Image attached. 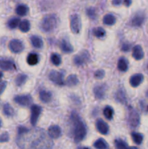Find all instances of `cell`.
I'll return each mask as SVG.
<instances>
[{
    "label": "cell",
    "instance_id": "6da1fadb",
    "mask_svg": "<svg viewBox=\"0 0 148 149\" xmlns=\"http://www.w3.org/2000/svg\"><path fill=\"white\" fill-rule=\"evenodd\" d=\"M17 143L20 148H44L52 147V142L41 130H29L24 127H20Z\"/></svg>",
    "mask_w": 148,
    "mask_h": 149
},
{
    "label": "cell",
    "instance_id": "7a4b0ae2",
    "mask_svg": "<svg viewBox=\"0 0 148 149\" xmlns=\"http://www.w3.org/2000/svg\"><path fill=\"white\" fill-rule=\"evenodd\" d=\"M71 120L73 126L74 141L75 143L81 142L86 135V127L85 124L75 111L71 113Z\"/></svg>",
    "mask_w": 148,
    "mask_h": 149
},
{
    "label": "cell",
    "instance_id": "3957f363",
    "mask_svg": "<svg viewBox=\"0 0 148 149\" xmlns=\"http://www.w3.org/2000/svg\"><path fill=\"white\" fill-rule=\"evenodd\" d=\"M57 24V19L53 15L45 16L41 23V28L45 32H49L53 30Z\"/></svg>",
    "mask_w": 148,
    "mask_h": 149
},
{
    "label": "cell",
    "instance_id": "277c9868",
    "mask_svg": "<svg viewBox=\"0 0 148 149\" xmlns=\"http://www.w3.org/2000/svg\"><path fill=\"white\" fill-rule=\"evenodd\" d=\"M129 124L132 128L137 127L138 125H139V121H140V118H139V113L135 111L134 109L130 108L129 111Z\"/></svg>",
    "mask_w": 148,
    "mask_h": 149
},
{
    "label": "cell",
    "instance_id": "5b68a950",
    "mask_svg": "<svg viewBox=\"0 0 148 149\" xmlns=\"http://www.w3.org/2000/svg\"><path fill=\"white\" fill-rule=\"evenodd\" d=\"M89 58L90 55L88 51L84 50L80 52L79 54L75 55V58H73V62L75 65L79 66V65H82L85 64L86 63L88 62L89 61Z\"/></svg>",
    "mask_w": 148,
    "mask_h": 149
},
{
    "label": "cell",
    "instance_id": "8992f818",
    "mask_svg": "<svg viewBox=\"0 0 148 149\" xmlns=\"http://www.w3.org/2000/svg\"><path fill=\"white\" fill-rule=\"evenodd\" d=\"M71 29L73 33H78L81 31V22L79 16L77 14L73 15L71 17Z\"/></svg>",
    "mask_w": 148,
    "mask_h": 149
},
{
    "label": "cell",
    "instance_id": "52a82bcc",
    "mask_svg": "<svg viewBox=\"0 0 148 149\" xmlns=\"http://www.w3.org/2000/svg\"><path fill=\"white\" fill-rule=\"evenodd\" d=\"M15 102L18 105L22 106H28L33 102L32 97L30 95H17L14 98Z\"/></svg>",
    "mask_w": 148,
    "mask_h": 149
},
{
    "label": "cell",
    "instance_id": "ba28073f",
    "mask_svg": "<svg viewBox=\"0 0 148 149\" xmlns=\"http://www.w3.org/2000/svg\"><path fill=\"white\" fill-rule=\"evenodd\" d=\"M9 49L13 53H20L24 49V45L18 39H12L9 43Z\"/></svg>",
    "mask_w": 148,
    "mask_h": 149
},
{
    "label": "cell",
    "instance_id": "9c48e42d",
    "mask_svg": "<svg viewBox=\"0 0 148 149\" xmlns=\"http://www.w3.org/2000/svg\"><path fill=\"white\" fill-rule=\"evenodd\" d=\"M41 108L38 105H33L30 108V112H31V115H30V123L33 126H36V123L38 122V119H39V116H40L41 113Z\"/></svg>",
    "mask_w": 148,
    "mask_h": 149
},
{
    "label": "cell",
    "instance_id": "30bf717a",
    "mask_svg": "<svg viewBox=\"0 0 148 149\" xmlns=\"http://www.w3.org/2000/svg\"><path fill=\"white\" fill-rule=\"evenodd\" d=\"M49 79L51 81L57 85H63V75L57 71H52L49 74Z\"/></svg>",
    "mask_w": 148,
    "mask_h": 149
},
{
    "label": "cell",
    "instance_id": "8fae6325",
    "mask_svg": "<svg viewBox=\"0 0 148 149\" xmlns=\"http://www.w3.org/2000/svg\"><path fill=\"white\" fill-rule=\"evenodd\" d=\"M0 68L4 71H12L16 68L14 62L8 59L0 58Z\"/></svg>",
    "mask_w": 148,
    "mask_h": 149
},
{
    "label": "cell",
    "instance_id": "7c38bea8",
    "mask_svg": "<svg viewBox=\"0 0 148 149\" xmlns=\"http://www.w3.org/2000/svg\"><path fill=\"white\" fill-rule=\"evenodd\" d=\"M61 134H62V131H61L60 127L57 125H52L48 129V135L51 138H53V139L59 138Z\"/></svg>",
    "mask_w": 148,
    "mask_h": 149
},
{
    "label": "cell",
    "instance_id": "4fadbf2b",
    "mask_svg": "<svg viewBox=\"0 0 148 149\" xmlns=\"http://www.w3.org/2000/svg\"><path fill=\"white\" fill-rule=\"evenodd\" d=\"M96 127L102 135H107L109 132V127L105 122L102 119H98L96 122Z\"/></svg>",
    "mask_w": 148,
    "mask_h": 149
},
{
    "label": "cell",
    "instance_id": "5bb4252c",
    "mask_svg": "<svg viewBox=\"0 0 148 149\" xmlns=\"http://www.w3.org/2000/svg\"><path fill=\"white\" fill-rule=\"evenodd\" d=\"M145 20V14L143 13H137L131 19V25L136 27H139Z\"/></svg>",
    "mask_w": 148,
    "mask_h": 149
},
{
    "label": "cell",
    "instance_id": "9a60e30c",
    "mask_svg": "<svg viewBox=\"0 0 148 149\" xmlns=\"http://www.w3.org/2000/svg\"><path fill=\"white\" fill-rule=\"evenodd\" d=\"M106 92V87L103 84L96 86L94 88V94L96 99L97 100H101L104 97V94Z\"/></svg>",
    "mask_w": 148,
    "mask_h": 149
},
{
    "label": "cell",
    "instance_id": "2e32d148",
    "mask_svg": "<svg viewBox=\"0 0 148 149\" xmlns=\"http://www.w3.org/2000/svg\"><path fill=\"white\" fill-rule=\"evenodd\" d=\"M144 76L142 74H136L132 76L129 80L131 86L133 87H136L143 81Z\"/></svg>",
    "mask_w": 148,
    "mask_h": 149
},
{
    "label": "cell",
    "instance_id": "e0dca14e",
    "mask_svg": "<svg viewBox=\"0 0 148 149\" xmlns=\"http://www.w3.org/2000/svg\"><path fill=\"white\" fill-rule=\"evenodd\" d=\"M132 55L133 58L136 61H140L144 58V52L140 45H136L132 49Z\"/></svg>",
    "mask_w": 148,
    "mask_h": 149
},
{
    "label": "cell",
    "instance_id": "ac0fdd59",
    "mask_svg": "<svg viewBox=\"0 0 148 149\" xmlns=\"http://www.w3.org/2000/svg\"><path fill=\"white\" fill-rule=\"evenodd\" d=\"M59 47H60L61 50L65 53H71L73 51V47H72V45L66 40H62L60 42Z\"/></svg>",
    "mask_w": 148,
    "mask_h": 149
},
{
    "label": "cell",
    "instance_id": "d6986e66",
    "mask_svg": "<svg viewBox=\"0 0 148 149\" xmlns=\"http://www.w3.org/2000/svg\"><path fill=\"white\" fill-rule=\"evenodd\" d=\"M30 42H31V45H33V47H34L35 48H37V49L41 48L44 45L42 39L38 36H32L30 37Z\"/></svg>",
    "mask_w": 148,
    "mask_h": 149
},
{
    "label": "cell",
    "instance_id": "ffe728a7",
    "mask_svg": "<svg viewBox=\"0 0 148 149\" xmlns=\"http://www.w3.org/2000/svg\"><path fill=\"white\" fill-rule=\"evenodd\" d=\"M39 98L44 103H49L52 98V94L46 90H41L39 93Z\"/></svg>",
    "mask_w": 148,
    "mask_h": 149
},
{
    "label": "cell",
    "instance_id": "44dd1931",
    "mask_svg": "<svg viewBox=\"0 0 148 149\" xmlns=\"http://www.w3.org/2000/svg\"><path fill=\"white\" fill-rule=\"evenodd\" d=\"M27 63L30 65H35L39 63V56L36 53H30L27 57Z\"/></svg>",
    "mask_w": 148,
    "mask_h": 149
},
{
    "label": "cell",
    "instance_id": "7402d4cb",
    "mask_svg": "<svg viewBox=\"0 0 148 149\" xmlns=\"http://www.w3.org/2000/svg\"><path fill=\"white\" fill-rule=\"evenodd\" d=\"M65 83H66L68 87H73V86H75L76 84H78V79L76 75L72 74V75H70L67 78Z\"/></svg>",
    "mask_w": 148,
    "mask_h": 149
},
{
    "label": "cell",
    "instance_id": "603a6c76",
    "mask_svg": "<svg viewBox=\"0 0 148 149\" xmlns=\"http://www.w3.org/2000/svg\"><path fill=\"white\" fill-rule=\"evenodd\" d=\"M115 17L112 14H107L103 18V23L107 26H113L115 23Z\"/></svg>",
    "mask_w": 148,
    "mask_h": 149
},
{
    "label": "cell",
    "instance_id": "cb8c5ba5",
    "mask_svg": "<svg viewBox=\"0 0 148 149\" xmlns=\"http://www.w3.org/2000/svg\"><path fill=\"white\" fill-rule=\"evenodd\" d=\"M118 68L119 71L122 72H125L128 70V62L125 58H120L118 62Z\"/></svg>",
    "mask_w": 148,
    "mask_h": 149
},
{
    "label": "cell",
    "instance_id": "d4e9b609",
    "mask_svg": "<svg viewBox=\"0 0 148 149\" xmlns=\"http://www.w3.org/2000/svg\"><path fill=\"white\" fill-rule=\"evenodd\" d=\"M30 22L28 20H23L22 21L20 22V24H19V29L21 31L24 32H28L29 30H30Z\"/></svg>",
    "mask_w": 148,
    "mask_h": 149
},
{
    "label": "cell",
    "instance_id": "484cf974",
    "mask_svg": "<svg viewBox=\"0 0 148 149\" xmlns=\"http://www.w3.org/2000/svg\"><path fill=\"white\" fill-rule=\"evenodd\" d=\"M103 113H104V117L108 120H111L113 117V113H114V111H113V108L110 106H106L103 110Z\"/></svg>",
    "mask_w": 148,
    "mask_h": 149
},
{
    "label": "cell",
    "instance_id": "4316f807",
    "mask_svg": "<svg viewBox=\"0 0 148 149\" xmlns=\"http://www.w3.org/2000/svg\"><path fill=\"white\" fill-rule=\"evenodd\" d=\"M94 147L98 149H104L108 148V145L104 140L100 138V139H98L94 142Z\"/></svg>",
    "mask_w": 148,
    "mask_h": 149
},
{
    "label": "cell",
    "instance_id": "83f0119b",
    "mask_svg": "<svg viewBox=\"0 0 148 149\" xmlns=\"http://www.w3.org/2000/svg\"><path fill=\"white\" fill-rule=\"evenodd\" d=\"M16 13H17L18 15L20 16H24L27 14L28 11V8L26 5H24V4H20L16 8Z\"/></svg>",
    "mask_w": 148,
    "mask_h": 149
},
{
    "label": "cell",
    "instance_id": "f1b7e54d",
    "mask_svg": "<svg viewBox=\"0 0 148 149\" xmlns=\"http://www.w3.org/2000/svg\"><path fill=\"white\" fill-rule=\"evenodd\" d=\"M3 112H4V115H6L7 116H12L15 113L14 109L8 103L4 104V107H3Z\"/></svg>",
    "mask_w": 148,
    "mask_h": 149
},
{
    "label": "cell",
    "instance_id": "f546056e",
    "mask_svg": "<svg viewBox=\"0 0 148 149\" xmlns=\"http://www.w3.org/2000/svg\"><path fill=\"white\" fill-rule=\"evenodd\" d=\"M27 78L28 77L26 74H19V75L17 76L15 79L16 85L18 86V87H20L21 85H23V84H25V83H26V80H27Z\"/></svg>",
    "mask_w": 148,
    "mask_h": 149
},
{
    "label": "cell",
    "instance_id": "4dcf8cb0",
    "mask_svg": "<svg viewBox=\"0 0 148 149\" xmlns=\"http://www.w3.org/2000/svg\"><path fill=\"white\" fill-rule=\"evenodd\" d=\"M20 22V20L19 18H17V17H13V18L10 19V20H9L8 23H7V26H8V27L10 28V29H15L19 26Z\"/></svg>",
    "mask_w": 148,
    "mask_h": 149
},
{
    "label": "cell",
    "instance_id": "1f68e13d",
    "mask_svg": "<svg viewBox=\"0 0 148 149\" xmlns=\"http://www.w3.org/2000/svg\"><path fill=\"white\" fill-rule=\"evenodd\" d=\"M132 139H133V142L137 145H140L143 141V135L140 133H137V132H133L131 134Z\"/></svg>",
    "mask_w": 148,
    "mask_h": 149
},
{
    "label": "cell",
    "instance_id": "d6a6232c",
    "mask_svg": "<svg viewBox=\"0 0 148 149\" xmlns=\"http://www.w3.org/2000/svg\"><path fill=\"white\" fill-rule=\"evenodd\" d=\"M115 98L120 103H123L126 101V94L123 90H119L115 95Z\"/></svg>",
    "mask_w": 148,
    "mask_h": 149
},
{
    "label": "cell",
    "instance_id": "836d02e7",
    "mask_svg": "<svg viewBox=\"0 0 148 149\" xmlns=\"http://www.w3.org/2000/svg\"><path fill=\"white\" fill-rule=\"evenodd\" d=\"M51 61L55 65H59L62 63V59H61V57L59 55L54 53L51 55Z\"/></svg>",
    "mask_w": 148,
    "mask_h": 149
},
{
    "label": "cell",
    "instance_id": "e575fe53",
    "mask_svg": "<svg viewBox=\"0 0 148 149\" xmlns=\"http://www.w3.org/2000/svg\"><path fill=\"white\" fill-rule=\"evenodd\" d=\"M94 36L97 38H102L105 35V31L102 29V28H97V29H94V32H93Z\"/></svg>",
    "mask_w": 148,
    "mask_h": 149
},
{
    "label": "cell",
    "instance_id": "d590c367",
    "mask_svg": "<svg viewBox=\"0 0 148 149\" xmlns=\"http://www.w3.org/2000/svg\"><path fill=\"white\" fill-rule=\"evenodd\" d=\"M115 145L117 148H125L128 147L127 143L121 139H118L115 141Z\"/></svg>",
    "mask_w": 148,
    "mask_h": 149
},
{
    "label": "cell",
    "instance_id": "8d00e7d4",
    "mask_svg": "<svg viewBox=\"0 0 148 149\" xmlns=\"http://www.w3.org/2000/svg\"><path fill=\"white\" fill-rule=\"evenodd\" d=\"M87 15H88L89 17L91 19H95L97 17V13H96V11L93 8H89L87 10L86 12Z\"/></svg>",
    "mask_w": 148,
    "mask_h": 149
},
{
    "label": "cell",
    "instance_id": "74e56055",
    "mask_svg": "<svg viewBox=\"0 0 148 149\" xmlns=\"http://www.w3.org/2000/svg\"><path fill=\"white\" fill-rule=\"evenodd\" d=\"M104 77V71L103 70H98L94 73V77L97 79H102Z\"/></svg>",
    "mask_w": 148,
    "mask_h": 149
},
{
    "label": "cell",
    "instance_id": "f35d334b",
    "mask_svg": "<svg viewBox=\"0 0 148 149\" xmlns=\"http://www.w3.org/2000/svg\"><path fill=\"white\" fill-rule=\"evenodd\" d=\"M9 141V135L7 132L1 134L0 135V143H5Z\"/></svg>",
    "mask_w": 148,
    "mask_h": 149
},
{
    "label": "cell",
    "instance_id": "ab89813d",
    "mask_svg": "<svg viewBox=\"0 0 148 149\" xmlns=\"http://www.w3.org/2000/svg\"><path fill=\"white\" fill-rule=\"evenodd\" d=\"M130 48H131V46L129 44L124 43L123 45H122L121 49H122V50L124 51V52H128V51L130 49Z\"/></svg>",
    "mask_w": 148,
    "mask_h": 149
},
{
    "label": "cell",
    "instance_id": "60d3db41",
    "mask_svg": "<svg viewBox=\"0 0 148 149\" xmlns=\"http://www.w3.org/2000/svg\"><path fill=\"white\" fill-rule=\"evenodd\" d=\"M6 86H7V83H6L5 81L0 83V95H1V93L4 92V90H5Z\"/></svg>",
    "mask_w": 148,
    "mask_h": 149
},
{
    "label": "cell",
    "instance_id": "b9f144b4",
    "mask_svg": "<svg viewBox=\"0 0 148 149\" xmlns=\"http://www.w3.org/2000/svg\"><path fill=\"white\" fill-rule=\"evenodd\" d=\"M122 0H113V4L115 6H118L121 4Z\"/></svg>",
    "mask_w": 148,
    "mask_h": 149
},
{
    "label": "cell",
    "instance_id": "7bdbcfd3",
    "mask_svg": "<svg viewBox=\"0 0 148 149\" xmlns=\"http://www.w3.org/2000/svg\"><path fill=\"white\" fill-rule=\"evenodd\" d=\"M131 0H124V4L126 7H129L131 4Z\"/></svg>",
    "mask_w": 148,
    "mask_h": 149
},
{
    "label": "cell",
    "instance_id": "ee69618b",
    "mask_svg": "<svg viewBox=\"0 0 148 149\" xmlns=\"http://www.w3.org/2000/svg\"><path fill=\"white\" fill-rule=\"evenodd\" d=\"M2 77H3V74L1 72V71H0V79H1L2 78Z\"/></svg>",
    "mask_w": 148,
    "mask_h": 149
},
{
    "label": "cell",
    "instance_id": "f6af8a7d",
    "mask_svg": "<svg viewBox=\"0 0 148 149\" xmlns=\"http://www.w3.org/2000/svg\"><path fill=\"white\" fill-rule=\"evenodd\" d=\"M0 127H1V122H0Z\"/></svg>",
    "mask_w": 148,
    "mask_h": 149
}]
</instances>
